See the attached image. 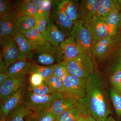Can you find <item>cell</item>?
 I'll return each mask as SVG.
<instances>
[{"mask_svg": "<svg viewBox=\"0 0 121 121\" xmlns=\"http://www.w3.org/2000/svg\"><path fill=\"white\" fill-rule=\"evenodd\" d=\"M106 82L101 74L95 72L87 80L86 94L83 99L88 113L97 121H106L112 114Z\"/></svg>", "mask_w": 121, "mask_h": 121, "instance_id": "1", "label": "cell"}, {"mask_svg": "<svg viewBox=\"0 0 121 121\" xmlns=\"http://www.w3.org/2000/svg\"><path fill=\"white\" fill-rule=\"evenodd\" d=\"M63 97V94L59 92L39 95L28 91L24 97L23 103L28 110L36 113L50 109L54 102Z\"/></svg>", "mask_w": 121, "mask_h": 121, "instance_id": "2", "label": "cell"}, {"mask_svg": "<svg viewBox=\"0 0 121 121\" xmlns=\"http://www.w3.org/2000/svg\"><path fill=\"white\" fill-rule=\"evenodd\" d=\"M33 52H35L33 57L35 56V62L42 66H52L63 60L60 48L54 46L49 41H45L37 46Z\"/></svg>", "mask_w": 121, "mask_h": 121, "instance_id": "3", "label": "cell"}, {"mask_svg": "<svg viewBox=\"0 0 121 121\" xmlns=\"http://www.w3.org/2000/svg\"><path fill=\"white\" fill-rule=\"evenodd\" d=\"M64 61L68 73L75 77L87 79L94 72L92 57L85 52Z\"/></svg>", "mask_w": 121, "mask_h": 121, "instance_id": "4", "label": "cell"}, {"mask_svg": "<svg viewBox=\"0 0 121 121\" xmlns=\"http://www.w3.org/2000/svg\"><path fill=\"white\" fill-rule=\"evenodd\" d=\"M87 79L75 77L68 74L63 80L61 93L64 97L78 99L84 98L86 93Z\"/></svg>", "mask_w": 121, "mask_h": 121, "instance_id": "5", "label": "cell"}, {"mask_svg": "<svg viewBox=\"0 0 121 121\" xmlns=\"http://www.w3.org/2000/svg\"><path fill=\"white\" fill-rule=\"evenodd\" d=\"M72 37L83 52L92 57V48L94 43L93 35L81 20L74 23Z\"/></svg>", "mask_w": 121, "mask_h": 121, "instance_id": "6", "label": "cell"}, {"mask_svg": "<svg viewBox=\"0 0 121 121\" xmlns=\"http://www.w3.org/2000/svg\"><path fill=\"white\" fill-rule=\"evenodd\" d=\"M119 35L115 39L108 37L95 42L92 48V56L99 61L107 60L116 48Z\"/></svg>", "mask_w": 121, "mask_h": 121, "instance_id": "7", "label": "cell"}, {"mask_svg": "<svg viewBox=\"0 0 121 121\" xmlns=\"http://www.w3.org/2000/svg\"><path fill=\"white\" fill-rule=\"evenodd\" d=\"M0 44L2 48L1 53L8 68L21 60L20 52L14 37H3L0 39Z\"/></svg>", "mask_w": 121, "mask_h": 121, "instance_id": "8", "label": "cell"}, {"mask_svg": "<svg viewBox=\"0 0 121 121\" xmlns=\"http://www.w3.org/2000/svg\"><path fill=\"white\" fill-rule=\"evenodd\" d=\"M0 39L7 36H13L18 33L17 23L18 15L14 9L12 11L0 17Z\"/></svg>", "mask_w": 121, "mask_h": 121, "instance_id": "9", "label": "cell"}, {"mask_svg": "<svg viewBox=\"0 0 121 121\" xmlns=\"http://www.w3.org/2000/svg\"><path fill=\"white\" fill-rule=\"evenodd\" d=\"M104 18L109 29L110 37L115 39L121 32V0H116L114 9Z\"/></svg>", "mask_w": 121, "mask_h": 121, "instance_id": "10", "label": "cell"}, {"mask_svg": "<svg viewBox=\"0 0 121 121\" xmlns=\"http://www.w3.org/2000/svg\"><path fill=\"white\" fill-rule=\"evenodd\" d=\"M27 87L24 83L11 97L1 104L0 113L5 118L12 111L23 103L25 95L27 92Z\"/></svg>", "mask_w": 121, "mask_h": 121, "instance_id": "11", "label": "cell"}, {"mask_svg": "<svg viewBox=\"0 0 121 121\" xmlns=\"http://www.w3.org/2000/svg\"><path fill=\"white\" fill-rule=\"evenodd\" d=\"M84 25L92 33L94 43L100 39L110 37L109 29L103 17L97 15Z\"/></svg>", "mask_w": 121, "mask_h": 121, "instance_id": "12", "label": "cell"}, {"mask_svg": "<svg viewBox=\"0 0 121 121\" xmlns=\"http://www.w3.org/2000/svg\"><path fill=\"white\" fill-rule=\"evenodd\" d=\"M99 0H83L79 2V17L84 24L98 15Z\"/></svg>", "mask_w": 121, "mask_h": 121, "instance_id": "13", "label": "cell"}, {"mask_svg": "<svg viewBox=\"0 0 121 121\" xmlns=\"http://www.w3.org/2000/svg\"><path fill=\"white\" fill-rule=\"evenodd\" d=\"M24 78L9 77L0 86V97L1 103L11 97L24 84Z\"/></svg>", "mask_w": 121, "mask_h": 121, "instance_id": "14", "label": "cell"}, {"mask_svg": "<svg viewBox=\"0 0 121 121\" xmlns=\"http://www.w3.org/2000/svg\"><path fill=\"white\" fill-rule=\"evenodd\" d=\"M53 4L75 23L79 20V1L78 0H61L53 1Z\"/></svg>", "mask_w": 121, "mask_h": 121, "instance_id": "15", "label": "cell"}, {"mask_svg": "<svg viewBox=\"0 0 121 121\" xmlns=\"http://www.w3.org/2000/svg\"><path fill=\"white\" fill-rule=\"evenodd\" d=\"M53 5L52 17L56 25L64 33L66 38L72 36L74 23Z\"/></svg>", "mask_w": 121, "mask_h": 121, "instance_id": "16", "label": "cell"}, {"mask_svg": "<svg viewBox=\"0 0 121 121\" xmlns=\"http://www.w3.org/2000/svg\"><path fill=\"white\" fill-rule=\"evenodd\" d=\"M78 101L79 102L77 106L56 117L55 121H77L81 117H86L88 113L83 99Z\"/></svg>", "mask_w": 121, "mask_h": 121, "instance_id": "17", "label": "cell"}, {"mask_svg": "<svg viewBox=\"0 0 121 121\" xmlns=\"http://www.w3.org/2000/svg\"><path fill=\"white\" fill-rule=\"evenodd\" d=\"M43 37L45 41H49L57 47H60V44L66 39L64 33L50 18L48 21L47 28Z\"/></svg>", "mask_w": 121, "mask_h": 121, "instance_id": "18", "label": "cell"}, {"mask_svg": "<svg viewBox=\"0 0 121 121\" xmlns=\"http://www.w3.org/2000/svg\"><path fill=\"white\" fill-rule=\"evenodd\" d=\"M60 48L63 52L64 60L75 58L84 52L72 36L66 38Z\"/></svg>", "mask_w": 121, "mask_h": 121, "instance_id": "19", "label": "cell"}, {"mask_svg": "<svg viewBox=\"0 0 121 121\" xmlns=\"http://www.w3.org/2000/svg\"><path fill=\"white\" fill-rule=\"evenodd\" d=\"M34 64L26 60L17 61L8 68L7 74L9 77H22L30 74Z\"/></svg>", "mask_w": 121, "mask_h": 121, "instance_id": "20", "label": "cell"}, {"mask_svg": "<svg viewBox=\"0 0 121 121\" xmlns=\"http://www.w3.org/2000/svg\"><path fill=\"white\" fill-rule=\"evenodd\" d=\"M78 100L71 98L63 97L55 101L50 111L56 117L70 109L73 108L78 104Z\"/></svg>", "mask_w": 121, "mask_h": 121, "instance_id": "21", "label": "cell"}, {"mask_svg": "<svg viewBox=\"0 0 121 121\" xmlns=\"http://www.w3.org/2000/svg\"><path fill=\"white\" fill-rule=\"evenodd\" d=\"M14 38L20 52L21 60H26L27 59H32L33 49L28 39L23 34L20 33L17 34Z\"/></svg>", "mask_w": 121, "mask_h": 121, "instance_id": "22", "label": "cell"}, {"mask_svg": "<svg viewBox=\"0 0 121 121\" xmlns=\"http://www.w3.org/2000/svg\"><path fill=\"white\" fill-rule=\"evenodd\" d=\"M15 9L19 16L35 17L38 10V6L32 0L17 1L15 4Z\"/></svg>", "mask_w": 121, "mask_h": 121, "instance_id": "23", "label": "cell"}, {"mask_svg": "<svg viewBox=\"0 0 121 121\" xmlns=\"http://www.w3.org/2000/svg\"><path fill=\"white\" fill-rule=\"evenodd\" d=\"M107 60V69L109 72L112 73L115 71L121 70V32L116 48Z\"/></svg>", "mask_w": 121, "mask_h": 121, "instance_id": "24", "label": "cell"}, {"mask_svg": "<svg viewBox=\"0 0 121 121\" xmlns=\"http://www.w3.org/2000/svg\"><path fill=\"white\" fill-rule=\"evenodd\" d=\"M35 24V19L34 17L18 16L17 23L18 33L23 34L33 27Z\"/></svg>", "mask_w": 121, "mask_h": 121, "instance_id": "25", "label": "cell"}, {"mask_svg": "<svg viewBox=\"0 0 121 121\" xmlns=\"http://www.w3.org/2000/svg\"><path fill=\"white\" fill-rule=\"evenodd\" d=\"M23 34L30 42L33 50L45 41L42 35L34 27Z\"/></svg>", "mask_w": 121, "mask_h": 121, "instance_id": "26", "label": "cell"}, {"mask_svg": "<svg viewBox=\"0 0 121 121\" xmlns=\"http://www.w3.org/2000/svg\"><path fill=\"white\" fill-rule=\"evenodd\" d=\"M29 112L23 103L6 117V121H24V118Z\"/></svg>", "mask_w": 121, "mask_h": 121, "instance_id": "27", "label": "cell"}, {"mask_svg": "<svg viewBox=\"0 0 121 121\" xmlns=\"http://www.w3.org/2000/svg\"><path fill=\"white\" fill-rule=\"evenodd\" d=\"M116 4V0H99L98 16L105 17L112 11Z\"/></svg>", "mask_w": 121, "mask_h": 121, "instance_id": "28", "label": "cell"}, {"mask_svg": "<svg viewBox=\"0 0 121 121\" xmlns=\"http://www.w3.org/2000/svg\"><path fill=\"white\" fill-rule=\"evenodd\" d=\"M55 65V64L51 66H44L34 64L30 74L33 73H37L43 78L44 81L53 75Z\"/></svg>", "mask_w": 121, "mask_h": 121, "instance_id": "29", "label": "cell"}, {"mask_svg": "<svg viewBox=\"0 0 121 121\" xmlns=\"http://www.w3.org/2000/svg\"><path fill=\"white\" fill-rule=\"evenodd\" d=\"M110 98L111 100L116 114L121 116V94L115 90L113 87L109 88Z\"/></svg>", "mask_w": 121, "mask_h": 121, "instance_id": "30", "label": "cell"}, {"mask_svg": "<svg viewBox=\"0 0 121 121\" xmlns=\"http://www.w3.org/2000/svg\"><path fill=\"white\" fill-rule=\"evenodd\" d=\"M30 121H55L56 117L50 109L36 113L30 112Z\"/></svg>", "mask_w": 121, "mask_h": 121, "instance_id": "31", "label": "cell"}, {"mask_svg": "<svg viewBox=\"0 0 121 121\" xmlns=\"http://www.w3.org/2000/svg\"><path fill=\"white\" fill-rule=\"evenodd\" d=\"M53 92L61 93L63 88V80L52 75L44 81Z\"/></svg>", "mask_w": 121, "mask_h": 121, "instance_id": "32", "label": "cell"}, {"mask_svg": "<svg viewBox=\"0 0 121 121\" xmlns=\"http://www.w3.org/2000/svg\"><path fill=\"white\" fill-rule=\"evenodd\" d=\"M52 4L53 1L44 0L43 2L38 7L37 13L34 17H43L49 18Z\"/></svg>", "mask_w": 121, "mask_h": 121, "instance_id": "33", "label": "cell"}, {"mask_svg": "<svg viewBox=\"0 0 121 121\" xmlns=\"http://www.w3.org/2000/svg\"><path fill=\"white\" fill-rule=\"evenodd\" d=\"M28 91L39 95H47L53 93L44 82L41 85L36 87L30 86L28 88Z\"/></svg>", "mask_w": 121, "mask_h": 121, "instance_id": "34", "label": "cell"}, {"mask_svg": "<svg viewBox=\"0 0 121 121\" xmlns=\"http://www.w3.org/2000/svg\"><path fill=\"white\" fill-rule=\"evenodd\" d=\"M35 24L34 27L43 36L47 28L48 21L49 18L43 17H35Z\"/></svg>", "mask_w": 121, "mask_h": 121, "instance_id": "35", "label": "cell"}, {"mask_svg": "<svg viewBox=\"0 0 121 121\" xmlns=\"http://www.w3.org/2000/svg\"><path fill=\"white\" fill-rule=\"evenodd\" d=\"M68 74L64 60H62L55 64L53 72V75L63 80Z\"/></svg>", "mask_w": 121, "mask_h": 121, "instance_id": "36", "label": "cell"}, {"mask_svg": "<svg viewBox=\"0 0 121 121\" xmlns=\"http://www.w3.org/2000/svg\"><path fill=\"white\" fill-rule=\"evenodd\" d=\"M110 81L113 88L121 94V70L115 71L111 73Z\"/></svg>", "mask_w": 121, "mask_h": 121, "instance_id": "37", "label": "cell"}, {"mask_svg": "<svg viewBox=\"0 0 121 121\" xmlns=\"http://www.w3.org/2000/svg\"><path fill=\"white\" fill-rule=\"evenodd\" d=\"M13 9L9 1L0 0V17L9 13Z\"/></svg>", "mask_w": 121, "mask_h": 121, "instance_id": "38", "label": "cell"}, {"mask_svg": "<svg viewBox=\"0 0 121 121\" xmlns=\"http://www.w3.org/2000/svg\"><path fill=\"white\" fill-rule=\"evenodd\" d=\"M30 86L36 87L43 83L44 80L43 78L39 74L36 73L30 74Z\"/></svg>", "mask_w": 121, "mask_h": 121, "instance_id": "39", "label": "cell"}, {"mask_svg": "<svg viewBox=\"0 0 121 121\" xmlns=\"http://www.w3.org/2000/svg\"><path fill=\"white\" fill-rule=\"evenodd\" d=\"M8 69L1 52L0 55V73H7Z\"/></svg>", "mask_w": 121, "mask_h": 121, "instance_id": "40", "label": "cell"}, {"mask_svg": "<svg viewBox=\"0 0 121 121\" xmlns=\"http://www.w3.org/2000/svg\"><path fill=\"white\" fill-rule=\"evenodd\" d=\"M8 78L7 73H0V86L5 82Z\"/></svg>", "mask_w": 121, "mask_h": 121, "instance_id": "41", "label": "cell"}, {"mask_svg": "<svg viewBox=\"0 0 121 121\" xmlns=\"http://www.w3.org/2000/svg\"><path fill=\"white\" fill-rule=\"evenodd\" d=\"M85 121H97L95 118L89 114L85 117Z\"/></svg>", "mask_w": 121, "mask_h": 121, "instance_id": "42", "label": "cell"}, {"mask_svg": "<svg viewBox=\"0 0 121 121\" xmlns=\"http://www.w3.org/2000/svg\"><path fill=\"white\" fill-rule=\"evenodd\" d=\"M44 0H32V1L39 7L43 2Z\"/></svg>", "mask_w": 121, "mask_h": 121, "instance_id": "43", "label": "cell"}, {"mask_svg": "<svg viewBox=\"0 0 121 121\" xmlns=\"http://www.w3.org/2000/svg\"><path fill=\"white\" fill-rule=\"evenodd\" d=\"M106 121H117L111 116L108 117Z\"/></svg>", "mask_w": 121, "mask_h": 121, "instance_id": "44", "label": "cell"}, {"mask_svg": "<svg viewBox=\"0 0 121 121\" xmlns=\"http://www.w3.org/2000/svg\"><path fill=\"white\" fill-rule=\"evenodd\" d=\"M30 112L29 111V113L26 116V121H30L31 120V118H30Z\"/></svg>", "mask_w": 121, "mask_h": 121, "instance_id": "45", "label": "cell"}, {"mask_svg": "<svg viewBox=\"0 0 121 121\" xmlns=\"http://www.w3.org/2000/svg\"><path fill=\"white\" fill-rule=\"evenodd\" d=\"M77 121H85L84 117H81L77 120Z\"/></svg>", "mask_w": 121, "mask_h": 121, "instance_id": "46", "label": "cell"}, {"mask_svg": "<svg viewBox=\"0 0 121 121\" xmlns=\"http://www.w3.org/2000/svg\"></svg>", "mask_w": 121, "mask_h": 121, "instance_id": "47", "label": "cell"}]
</instances>
